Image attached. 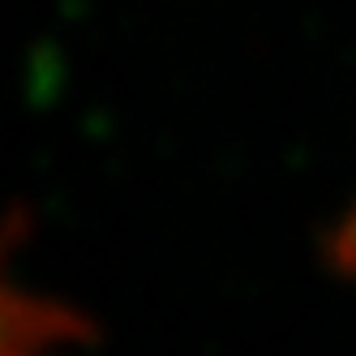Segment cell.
<instances>
[{"label":"cell","mask_w":356,"mask_h":356,"mask_svg":"<svg viewBox=\"0 0 356 356\" xmlns=\"http://www.w3.org/2000/svg\"><path fill=\"white\" fill-rule=\"evenodd\" d=\"M326 258L339 275H356V207L339 219V227L326 241Z\"/></svg>","instance_id":"obj_1"}]
</instances>
